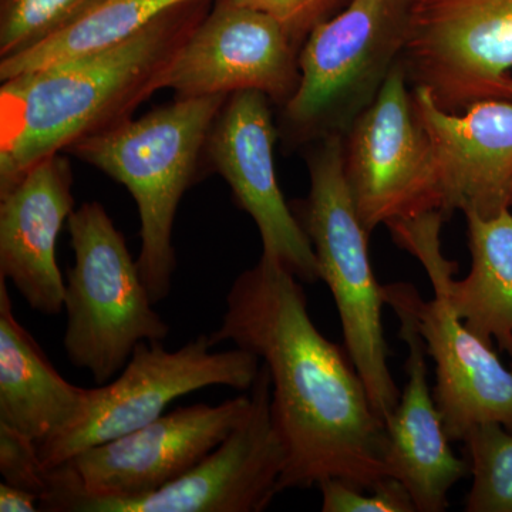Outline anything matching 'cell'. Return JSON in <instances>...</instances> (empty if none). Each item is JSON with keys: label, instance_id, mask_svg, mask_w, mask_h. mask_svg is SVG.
<instances>
[{"label": "cell", "instance_id": "cell-1", "mask_svg": "<svg viewBox=\"0 0 512 512\" xmlns=\"http://www.w3.org/2000/svg\"><path fill=\"white\" fill-rule=\"evenodd\" d=\"M211 345L234 343L261 359L272 384V419L286 451L279 490L328 478L375 487L389 477L384 423L373 412L348 350L326 339L302 282L261 256L232 282Z\"/></svg>", "mask_w": 512, "mask_h": 512}, {"label": "cell", "instance_id": "cell-2", "mask_svg": "<svg viewBox=\"0 0 512 512\" xmlns=\"http://www.w3.org/2000/svg\"><path fill=\"white\" fill-rule=\"evenodd\" d=\"M210 0L165 10L119 45L19 74L0 87V195L45 158L131 119Z\"/></svg>", "mask_w": 512, "mask_h": 512}, {"label": "cell", "instance_id": "cell-3", "mask_svg": "<svg viewBox=\"0 0 512 512\" xmlns=\"http://www.w3.org/2000/svg\"><path fill=\"white\" fill-rule=\"evenodd\" d=\"M229 96L188 97L84 138L67 150L123 184L140 215L137 265L154 303L171 291L178 205L197 177L198 158Z\"/></svg>", "mask_w": 512, "mask_h": 512}, {"label": "cell", "instance_id": "cell-4", "mask_svg": "<svg viewBox=\"0 0 512 512\" xmlns=\"http://www.w3.org/2000/svg\"><path fill=\"white\" fill-rule=\"evenodd\" d=\"M446 221L433 211L387 225L394 244L423 266L434 295L424 299L412 284L396 282L383 286L384 303L410 319L436 365L433 396L448 439L463 441L483 423L501 424L512 433V370L491 343L467 328L448 295L458 265L441 248Z\"/></svg>", "mask_w": 512, "mask_h": 512}, {"label": "cell", "instance_id": "cell-5", "mask_svg": "<svg viewBox=\"0 0 512 512\" xmlns=\"http://www.w3.org/2000/svg\"><path fill=\"white\" fill-rule=\"evenodd\" d=\"M308 154L311 190L295 215L311 239L320 279L338 308L345 348L383 421L400 400L383 329V286L369 256L370 234L357 215L343 168V136L315 141Z\"/></svg>", "mask_w": 512, "mask_h": 512}, {"label": "cell", "instance_id": "cell-6", "mask_svg": "<svg viewBox=\"0 0 512 512\" xmlns=\"http://www.w3.org/2000/svg\"><path fill=\"white\" fill-rule=\"evenodd\" d=\"M417 0H349L306 37L301 83L282 107L289 144L345 136L402 57Z\"/></svg>", "mask_w": 512, "mask_h": 512}, {"label": "cell", "instance_id": "cell-7", "mask_svg": "<svg viewBox=\"0 0 512 512\" xmlns=\"http://www.w3.org/2000/svg\"><path fill=\"white\" fill-rule=\"evenodd\" d=\"M67 222L74 264L64 291L63 348L74 367L106 384L141 342H164L170 326L154 309L137 259L103 205L86 202Z\"/></svg>", "mask_w": 512, "mask_h": 512}, {"label": "cell", "instance_id": "cell-8", "mask_svg": "<svg viewBox=\"0 0 512 512\" xmlns=\"http://www.w3.org/2000/svg\"><path fill=\"white\" fill-rule=\"evenodd\" d=\"M210 335L197 336L170 352L163 342H141L117 379L87 389L80 420L55 439L37 444L47 470L76 454L141 429L163 416L174 400L211 386L248 392L261 359L239 348L212 352Z\"/></svg>", "mask_w": 512, "mask_h": 512}, {"label": "cell", "instance_id": "cell-9", "mask_svg": "<svg viewBox=\"0 0 512 512\" xmlns=\"http://www.w3.org/2000/svg\"><path fill=\"white\" fill-rule=\"evenodd\" d=\"M251 406V394H239L217 406L178 407L119 439L87 448L52 468V491L40 511L59 512L76 497L130 500L154 493L224 443Z\"/></svg>", "mask_w": 512, "mask_h": 512}, {"label": "cell", "instance_id": "cell-10", "mask_svg": "<svg viewBox=\"0 0 512 512\" xmlns=\"http://www.w3.org/2000/svg\"><path fill=\"white\" fill-rule=\"evenodd\" d=\"M343 168L357 215L370 235L380 225L426 212L443 214L439 165L400 60L375 101L343 136Z\"/></svg>", "mask_w": 512, "mask_h": 512}, {"label": "cell", "instance_id": "cell-11", "mask_svg": "<svg viewBox=\"0 0 512 512\" xmlns=\"http://www.w3.org/2000/svg\"><path fill=\"white\" fill-rule=\"evenodd\" d=\"M400 63L448 113L512 101V0H417Z\"/></svg>", "mask_w": 512, "mask_h": 512}, {"label": "cell", "instance_id": "cell-12", "mask_svg": "<svg viewBox=\"0 0 512 512\" xmlns=\"http://www.w3.org/2000/svg\"><path fill=\"white\" fill-rule=\"evenodd\" d=\"M252 406L228 439L154 493L130 500L76 497L60 512H259L281 493L286 451L272 419V384L261 363Z\"/></svg>", "mask_w": 512, "mask_h": 512}, {"label": "cell", "instance_id": "cell-13", "mask_svg": "<svg viewBox=\"0 0 512 512\" xmlns=\"http://www.w3.org/2000/svg\"><path fill=\"white\" fill-rule=\"evenodd\" d=\"M299 52L271 16L217 0L171 60L160 87L178 99L256 90L284 107L301 83Z\"/></svg>", "mask_w": 512, "mask_h": 512}, {"label": "cell", "instance_id": "cell-14", "mask_svg": "<svg viewBox=\"0 0 512 512\" xmlns=\"http://www.w3.org/2000/svg\"><path fill=\"white\" fill-rule=\"evenodd\" d=\"M266 94H231L208 136V157L227 181L241 210L261 234L262 256L281 265L305 284L320 281L311 239L289 207L276 180L274 146L278 131Z\"/></svg>", "mask_w": 512, "mask_h": 512}, {"label": "cell", "instance_id": "cell-15", "mask_svg": "<svg viewBox=\"0 0 512 512\" xmlns=\"http://www.w3.org/2000/svg\"><path fill=\"white\" fill-rule=\"evenodd\" d=\"M443 188V214L494 218L511 208L512 101L484 100L464 113L444 111L427 90L412 87Z\"/></svg>", "mask_w": 512, "mask_h": 512}, {"label": "cell", "instance_id": "cell-16", "mask_svg": "<svg viewBox=\"0 0 512 512\" xmlns=\"http://www.w3.org/2000/svg\"><path fill=\"white\" fill-rule=\"evenodd\" d=\"M73 207L72 167L62 153L40 161L0 195V278L42 315L64 308L56 244Z\"/></svg>", "mask_w": 512, "mask_h": 512}, {"label": "cell", "instance_id": "cell-17", "mask_svg": "<svg viewBox=\"0 0 512 512\" xmlns=\"http://www.w3.org/2000/svg\"><path fill=\"white\" fill-rule=\"evenodd\" d=\"M397 318L400 339L409 348L404 365L407 383L396 409L384 420L383 461L389 477L412 495L417 512H443L448 493L470 473V464L451 450L429 386L423 339L409 318Z\"/></svg>", "mask_w": 512, "mask_h": 512}, {"label": "cell", "instance_id": "cell-18", "mask_svg": "<svg viewBox=\"0 0 512 512\" xmlns=\"http://www.w3.org/2000/svg\"><path fill=\"white\" fill-rule=\"evenodd\" d=\"M86 403L87 389L67 382L16 319L0 278V424L42 444L73 427Z\"/></svg>", "mask_w": 512, "mask_h": 512}, {"label": "cell", "instance_id": "cell-19", "mask_svg": "<svg viewBox=\"0 0 512 512\" xmlns=\"http://www.w3.org/2000/svg\"><path fill=\"white\" fill-rule=\"evenodd\" d=\"M470 272L451 278L448 295L467 328L512 357V212H466Z\"/></svg>", "mask_w": 512, "mask_h": 512}, {"label": "cell", "instance_id": "cell-20", "mask_svg": "<svg viewBox=\"0 0 512 512\" xmlns=\"http://www.w3.org/2000/svg\"><path fill=\"white\" fill-rule=\"evenodd\" d=\"M190 0H99L42 45L0 59V82L49 64L109 49L130 39L165 10Z\"/></svg>", "mask_w": 512, "mask_h": 512}, {"label": "cell", "instance_id": "cell-21", "mask_svg": "<svg viewBox=\"0 0 512 512\" xmlns=\"http://www.w3.org/2000/svg\"><path fill=\"white\" fill-rule=\"evenodd\" d=\"M467 461L473 476L467 512H512V433L498 423L468 431Z\"/></svg>", "mask_w": 512, "mask_h": 512}, {"label": "cell", "instance_id": "cell-22", "mask_svg": "<svg viewBox=\"0 0 512 512\" xmlns=\"http://www.w3.org/2000/svg\"><path fill=\"white\" fill-rule=\"evenodd\" d=\"M99 0H0V59L62 32Z\"/></svg>", "mask_w": 512, "mask_h": 512}, {"label": "cell", "instance_id": "cell-23", "mask_svg": "<svg viewBox=\"0 0 512 512\" xmlns=\"http://www.w3.org/2000/svg\"><path fill=\"white\" fill-rule=\"evenodd\" d=\"M323 512H416L407 488L396 478L386 477L372 488L359 487L340 478L318 485Z\"/></svg>", "mask_w": 512, "mask_h": 512}, {"label": "cell", "instance_id": "cell-24", "mask_svg": "<svg viewBox=\"0 0 512 512\" xmlns=\"http://www.w3.org/2000/svg\"><path fill=\"white\" fill-rule=\"evenodd\" d=\"M0 473L5 483L30 491L40 503L52 488V470L43 466L35 441L0 424Z\"/></svg>", "mask_w": 512, "mask_h": 512}, {"label": "cell", "instance_id": "cell-25", "mask_svg": "<svg viewBox=\"0 0 512 512\" xmlns=\"http://www.w3.org/2000/svg\"><path fill=\"white\" fill-rule=\"evenodd\" d=\"M232 2L271 16L301 49L312 30L345 8L349 0H232Z\"/></svg>", "mask_w": 512, "mask_h": 512}, {"label": "cell", "instance_id": "cell-26", "mask_svg": "<svg viewBox=\"0 0 512 512\" xmlns=\"http://www.w3.org/2000/svg\"><path fill=\"white\" fill-rule=\"evenodd\" d=\"M0 511L35 512L40 511V498L30 491L8 483L0 485Z\"/></svg>", "mask_w": 512, "mask_h": 512}, {"label": "cell", "instance_id": "cell-27", "mask_svg": "<svg viewBox=\"0 0 512 512\" xmlns=\"http://www.w3.org/2000/svg\"><path fill=\"white\" fill-rule=\"evenodd\" d=\"M511 207H512V197H511Z\"/></svg>", "mask_w": 512, "mask_h": 512}]
</instances>
